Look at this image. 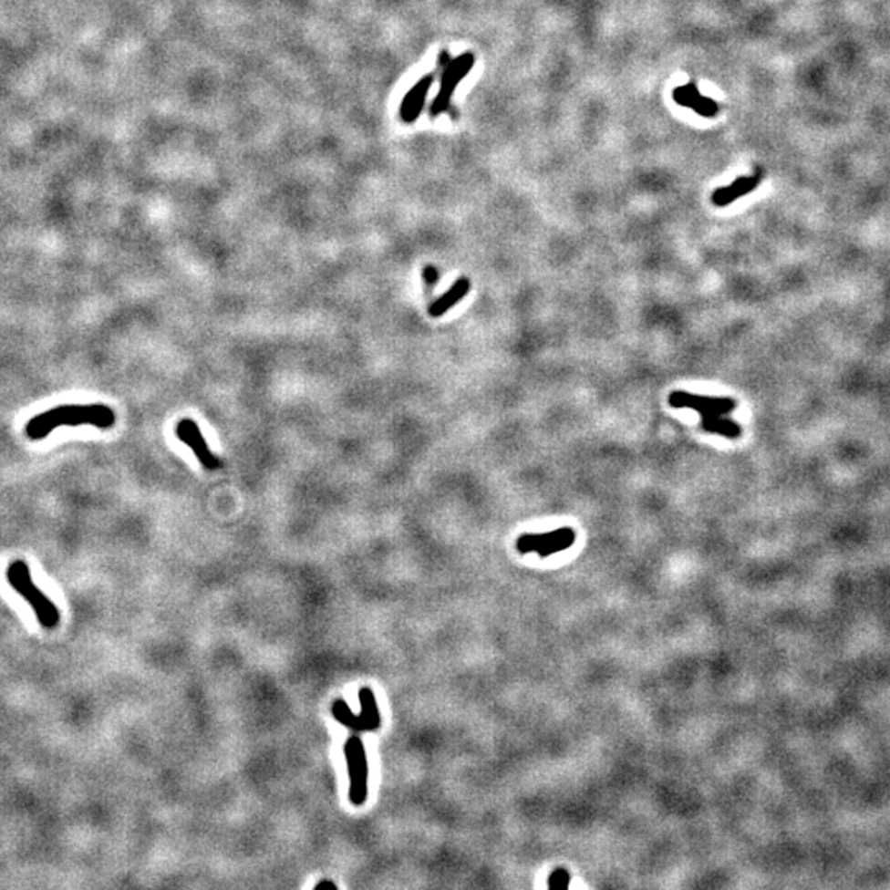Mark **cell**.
I'll return each mask as SVG.
<instances>
[{"label": "cell", "mask_w": 890, "mask_h": 890, "mask_svg": "<svg viewBox=\"0 0 890 890\" xmlns=\"http://www.w3.org/2000/svg\"><path fill=\"white\" fill-rule=\"evenodd\" d=\"M116 424V412L106 404H65L53 408L50 411L40 412L28 420L26 436L30 440H43L50 436L55 429L69 426H93V428L111 429Z\"/></svg>", "instance_id": "6da1fadb"}, {"label": "cell", "mask_w": 890, "mask_h": 890, "mask_svg": "<svg viewBox=\"0 0 890 890\" xmlns=\"http://www.w3.org/2000/svg\"><path fill=\"white\" fill-rule=\"evenodd\" d=\"M5 574H7V581L12 585V589L18 592L30 604V607L34 608L36 620L43 628L53 630L55 626L60 624L61 616L58 608L36 587V584L34 583V579L30 575V569L24 561H14L7 567Z\"/></svg>", "instance_id": "7a4b0ae2"}, {"label": "cell", "mask_w": 890, "mask_h": 890, "mask_svg": "<svg viewBox=\"0 0 890 890\" xmlns=\"http://www.w3.org/2000/svg\"><path fill=\"white\" fill-rule=\"evenodd\" d=\"M442 57H444V61L440 60V65H444V69H442V77H440V88H439L436 99L430 104L432 118L444 114L450 108V99L454 96L457 86L461 85L463 78L471 73L473 63H475V58L471 53H463L459 58H449L447 53H442Z\"/></svg>", "instance_id": "3957f363"}, {"label": "cell", "mask_w": 890, "mask_h": 890, "mask_svg": "<svg viewBox=\"0 0 890 890\" xmlns=\"http://www.w3.org/2000/svg\"><path fill=\"white\" fill-rule=\"evenodd\" d=\"M345 757L350 775V802L355 806L365 805L368 796V761L360 737L347 740Z\"/></svg>", "instance_id": "277c9868"}, {"label": "cell", "mask_w": 890, "mask_h": 890, "mask_svg": "<svg viewBox=\"0 0 890 890\" xmlns=\"http://www.w3.org/2000/svg\"><path fill=\"white\" fill-rule=\"evenodd\" d=\"M669 404L678 409H694L699 412L701 418L704 416H728L737 408V403L730 398H709V396H698V394L686 393V391H673L668 398Z\"/></svg>", "instance_id": "5b68a950"}, {"label": "cell", "mask_w": 890, "mask_h": 890, "mask_svg": "<svg viewBox=\"0 0 890 890\" xmlns=\"http://www.w3.org/2000/svg\"><path fill=\"white\" fill-rule=\"evenodd\" d=\"M175 436L181 439L183 444L193 450V454L198 459V462L205 467L206 471H218L222 469V461L210 450L206 444L205 437L198 428L197 422L191 419H181L175 426Z\"/></svg>", "instance_id": "8992f818"}, {"label": "cell", "mask_w": 890, "mask_h": 890, "mask_svg": "<svg viewBox=\"0 0 890 890\" xmlns=\"http://www.w3.org/2000/svg\"><path fill=\"white\" fill-rule=\"evenodd\" d=\"M673 99L679 106L689 108V109H693L694 112H698L699 116H704V118H714L720 109L719 104L716 103L714 99H710L708 96H702L699 93L696 83H688V85L677 88L673 91Z\"/></svg>", "instance_id": "52a82bcc"}, {"label": "cell", "mask_w": 890, "mask_h": 890, "mask_svg": "<svg viewBox=\"0 0 890 890\" xmlns=\"http://www.w3.org/2000/svg\"><path fill=\"white\" fill-rule=\"evenodd\" d=\"M762 183V171H753L752 175H745V177H739L736 181H732L728 187H722V189H718L714 193H712V203L716 206L730 205L732 202H736L739 198L745 197L749 193H752L753 190L757 189L759 185Z\"/></svg>", "instance_id": "ba28073f"}, {"label": "cell", "mask_w": 890, "mask_h": 890, "mask_svg": "<svg viewBox=\"0 0 890 890\" xmlns=\"http://www.w3.org/2000/svg\"><path fill=\"white\" fill-rule=\"evenodd\" d=\"M432 83H434V77L428 75V77L420 78L419 81L408 91V95L404 96L403 103L399 106V118L403 122L412 124L414 120L419 118Z\"/></svg>", "instance_id": "9c48e42d"}, {"label": "cell", "mask_w": 890, "mask_h": 890, "mask_svg": "<svg viewBox=\"0 0 890 890\" xmlns=\"http://www.w3.org/2000/svg\"><path fill=\"white\" fill-rule=\"evenodd\" d=\"M575 541V531L571 528L534 534V553L541 557H548L559 551L571 548Z\"/></svg>", "instance_id": "30bf717a"}, {"label": "cell", "mask_w": 890, "mask_h": 890, "mask_svg": "<svg viewBox=\"0 0 890 890\" xmlns=\"http://www.w3.org/2000/svg\"><path fill=\"white\" fill-rule=\"evenodd\" d=\"M471 287V279H467V277H461L459 281H455L454 285L445 292L442 297H439L430 304L429 316L430 317H442L449 308L454 307L455 304H459L469 294Z\"/></svg>", "instance_id": "8fae6325"}, {"label": "cell", "mask_w": 890, "mask_h": 890, "mask_svg": "<svg viewBox=\"0 0 890 890\" xmlns=\"http://www.w3.org/2000/svg\"><path fill=\"white\" fill-rule=\"evenodd\" d=\"M332 712H334L335 719L338 720V722H342L345 728L351 729L353 732H371V730H375L373 726L369 724V720L367 719L363 714H360V716H355V714L348 709L347 702L342 701V699H340V701L334 702V706H332Z\"/></svg>", "instance_id": "7c38bea8"}, {"label": "cell", "mask_w": 890, "mask_h": 890, "mask_svg": "<svg viewBox=\"0 0 890 890\" xmlns=\"http://www.w3.org/2000/svg\"><path fill=\"white\" fill-rule=\"evenodd\" d=\"M701 428L710 434H719L728 439H739L742 436V429L736 420L728 419L724 416H704L701 418Z\"/></svg>", "instance_id": "4fadbf2b"}, {"label": "cell", "mask_w": 890, "mask_h": 890, "mask_svg": "<svg viewBox=\"0 0 890 890\" xmlns=\"http://www.w3.org/2000/svg\"><path fill=\"white\" fill-rule=\"evenodd\" d=\"M569 881H571L569 873L564 871V869H557V871L551 874L548 885L551 889H567L569 887Z\"/></svg>", "instance_id": "5bb4252c"}, {"label": "cell", "mask_w": 890, "mask_h": 890, "mask_svg": "<svg viewBox=\"0 0 890 890\" xmlns=\"http://www.w3.org/2000/svg\"><path fill=\"white\" fill-rule=\"evenodd\" d=\"M422 277H424V283L428 284V287H436L437 281H439V271H437L434 265H426L424 271H422Z\"/></svg>", "instance_id": "9a60e30c"}, {"label": "cell", "mask_w": 890, "mask_h": 890, "mask_svg": "<svg viewBox=\"0 0 890 890\" xmlns=\"http://www.w3.org/2000/svg\"><path fill=\"white\" fill-rule=\"evenodd\" d=\"M324 887H330V889L335 890L336 889V884H334V882H330V881H324V882H318L317 885H316V889H324Z\"/></svg>", "instance_id": "2e32d148"}]
</instances>
